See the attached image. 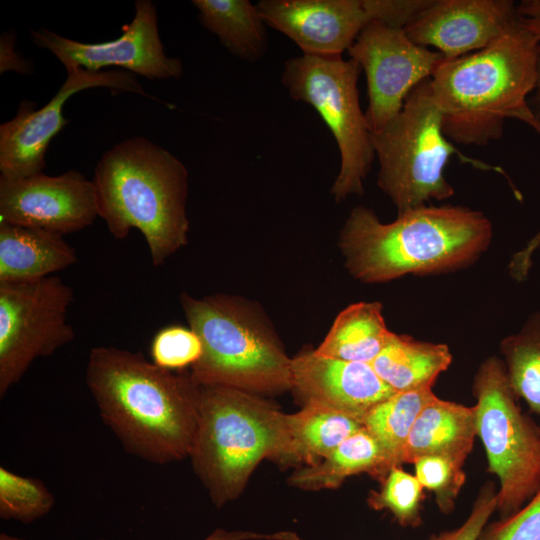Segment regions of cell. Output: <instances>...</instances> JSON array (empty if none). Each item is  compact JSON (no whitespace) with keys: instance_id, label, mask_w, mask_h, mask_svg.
<instances>
[{"instance_id":"cell-29","label":"cell","mask_w":540,"mask_h":540,"mask_svg":"<svg viewBox=\"0 0 540 540\" xmlns=\"http://www.w3.org/2000/svg\"><path fill=\"white\" fill-rule=\"evenodd\" d=\"M413 464L423 488L435 494L440 512L450 514L466 480L463 465L443 456H424Z\"/></svg>"},{"instance_id":"cell-26","label":"cell","mask_w":540,"mask_h":540,"mask_svg":"<svg viewBox=\"0 0 540 540\" xmlns=\"http://www.w3.org/2000/svg\"><path fill=\"white\" fill-rule=\"evenodd\" d=\"M500 352L514 394L540 418V309L502 339Z\"/></svg>"},{"instance_id":"cell-3","label":"cell","mask_w":540,"mask_h":540,"mask_svg":"<svg viewBox=\"0 0 540 540\" xmlns=\"http://www.w3.org/2000/svg\"><path fill=\"white\" fill-rule=\"evenodd\" d=\"M492 238L487 216L464 206H421L382 223L367 207H355L339 238L348 271L366 283L405 274H427L464 266Z\"/></svg>"},{"instance_id":"cell-13","label":"cell","mask_w":540,"mask_h":540,"mask_svg":"<svg viewBox=\"0 0 540 540\" xmlns=\"http://www.w3.org/2000/svg\"><path fill=\"white\" fill-rule=\"evenodd\" d=\"M106 87L113 92H134L148 96L135 76L123 70L67 71L56 94L40 109L23 100L13 119L0 126V176L20 179L43 172L52 139L68 124L63 106L74 94L89 88Z\"/></svg>"},{"instance_id":"cell-23","label":"cell","mask_w":540,"mask_h":540,"mask_svg":"<svg viewBox=\"0 0 540 540\" xmlns=\"http://www.w3.org/2000/svg\"><path fill=\"white\" fill-rule=\"evenodd\" d=\"M391 468L378 441L363 427L323 461L297 471L290 480L302 488H335L346 477L363 472L383 479Z\"/></svg>"},{"instance_id":"cell-19","label":"cell","mask_w":540,"mask_h":540,"mask_svg":"<svg viewBox=\"0 0 540 540\" xmlns=\"http://www.w3.org/2000/svg\"><path fill=\"white\" fill-rule=\"evenodd\" d=\"M77 261L76 251L59 234L0 223V283L40 280Z\"/></svg>"},{"instance_id":"cell-32","label":"cell","mask_w":540,"mask_h":540,"mask_svg":"<svg viewBox=\"0 0 540 540\" xmlns=\"http://www.w3.org/2000/svg\"><path fill=\"white\" fill-rule=\"evenodd\" d=\"M497 490L492 482L485 483L464 523L453 530L432 534L428 540H478L491 515L497 511Z\"/></svg>"},{"instance_id":"cell-17","label":"cell","mask_w":540,"mask_h":540,"mask_svg":"<svg viewBox=\"0 0 540 540\" xmlns=\"http://www.w3.org/2000/svg\"><path fill=\"white\" fill-rule=\"evenodd\" d=\"M292 389L306 403L346 412L363 421L365 415L395 391L369 363L352 362L304 352L292 359Z\"/></svg>"},{"instance_id":"cell-33","label":"cell","mask_w":540,"mask_h":540,"mask_svg":"<svg viewBox=\"0 0 540 540\" xmlns=\"http://www.w3.org/2000/svg\"><path fill=\"white\" fill-rule=\"evenodd\" d=\"M14 36L5 33L0 40V72L9 70L22 74L30 72L31 66L14 50Z\"/></svg>"},{"instance_id":"cell-2","label":"cell","mask_w":540,"mask_h":540,"mask_svg":"<svg viewBox=\"0 0 540 540\" xmlns=\"http://www.w3.org/2000/svg\"><path fill=\"white\" fill-rule=\"evenodd\" d=\"M539 47L519 12L515 23L487 47L444 58L430 77V88L445 136L457 144L485 146L503 136L508 119L540 134L527 101L536 84Z\"/></svg>"},{"instance_id":"cell-11","label":"cell","mask_w":540,"mask_h":540,"mask_svg":"<svg viewBox=\"0 0 540 540\" xmlns=\"http://www.w3.org/2000/svg\"><path fill=\"white\" fill-rule=\"evenodd\" d=\"M431 0H261L266 25L314 56H341L373 21L404 27Z\"/></svg>"},{"instance_id":"cell-12","label":"cell","mask_w":540,"mask_h":540,"mask_svg":"<svg viewBox=\"0 0 540 540\" xmlns=\"http://www.w3.org/2000/svg\"><path fill=\"white\" fill-rule=\"evenodd\" d=\"M347 51L366 74L365 117L371 133L381 131L401 111L409 93L445 58L411 41L404 27L381 21L369 23Z\"/></svg>"},{"instance_id":"cell-28","label":"cell","mask_w":540,"mask_h":540,"mask_svg":"<svg viewBox=\"0 0 540 540\" xmlns=\"http://www.w3.org/2000/svg\"><path fill=\"white\" fill-rule=\"evenodd\" d=\"M423 486L415 475L400 466H393L382 479L379 492L368 499L376 510L386 509L402 527L416 528L422 524Z\"/></svg>"},{"instance_id":"cell-31","label":"cell","mask_w":540,"mask_h":540,"mask_svg":"<svg viewBox=\"0 0 540 540\" xmlns=\"http://www.w3.org/2000/svg\"><path fill=\"white\" fill-rule=\"evenodd\" d=\"M478 540H540V489L517 512L486 525Z\"/></svg>"},{"instance_id":"cell-18","label":"cell","mask_w":540,"mask_h":540,"mask_svg":"<svg viewBox=\"0 0 540 540\" xmlns=\"http://www.w3.org/2000/svg\"><path fill=\"white\" fill-rule=\"evenodd\" d=\"M475 406L468 407L435 396L416 418L401 457L413 464L424 456H443L464 466L474 445Z\"/></svg>"},{"instance_id":"cell-34","label":"cell","mask_w":540,"mask_h":540,"mask_svg":"<svg viewBox=\"0 0 540 540\" xmlns=\"http://www.w3.org/2000/svg\"><path fill=\"white\" fill-rule=\"evenodd\" d=\"M302 540L293 532L282 531L273 534H262L249 531H227L217 528L204 540ZM104 540V539H98Z\"/></svg>"},{"instance_id":"cell-25","label":"cell","mask_w":540,"mask_h":540,"mask_svg":"<svg viewBox=\"0 0 540 540\" xmlns=\"http://www.w3.org/2000/svg\"><path fill=\"white\" fill-rule=\"evenodd\" d=\"M435 396L431 388L395 392L365 415L364 427L378 441L391 467L401 465L413 424Z\"/></svg>"},{"instance_id":"cell-35","label":"cell","mask_w":540,"mask_h":540,"mask_svg":"<svg viewBox=\"0 0 540 540\" xmlns=\"http://www.w3.org/2000/svg\"><path fill=\"white\" fill-rule=\"evenodd\" d=\"M518 10L531 31L540 40V0H524Z\"/></svg>"},{"instance_id":"cell-7","label":"cell","mask_w":540,"mask_h":540,"mask_svg":"<svg viewBox=\"0 0 540 540\" xmlns=\"http://www.w3.org/2000/svg\"><path fill=\"white\" fill-rule=\"evenodd\" d=\"M371 142L379 161L377 184L398 214L454 194L444 176L453 155L479 169L504 174L500 167L465 156L445 136L430 78L409 93L401 111L381 131L371 133Z\"/></svg>"},{"instance_id":"cell-4","label":"cell","mask_w":540,"mask_h":540,"mask_svg":"<svg viewBox=\"0 0 540 540\" xmlns=\"http://www.w3.org/2000/svg\"><path fill=\"white\" fill-rule=\"evenodd\" d=\"M98 216L117 240L143 235L157 267L187 244L188 171L165 148L132 137L107 150L92 179Z\"/></svg>"},{"instance_id":"cell-30","label":"cell","mask_w":540,"mask_h":540,"mask_svg":"<svg viewBox=\"0 0 540 540\" xmlns=\"http://www.w3.org/2000/svg\"><path fill=\"white\" fill-rule=\"evenodd\" d=\"M202 342L189 327L169 325L159 330L150 347L152 362L166 370L193 366L201 357Z\"/></svg>"},{"instance_id":"cell-21","label":"cell","mask_w":540,"mask_h":540,"mask_svg":"<svg viewBox=\"0 0 540 540\" xmlns=\"http://www.w3.org/2000/svg\"><path fill=\"white\" fill-rule=\"evenodd\" d=\"M389 331L379 302H358L342 310L320 346L321 356L371 363L387 345Z\"/></svg>"},{"instance_id":"cell-24","label":"cell","mask_w":540,"mask_h":540,"mask_svg":"<svg viewBox=\"0 0 540 540\" xmlns=\"http://www.w3.org/2000/svg\"><path fill=\"white\" fill-rule=\"evenodd\" d=\"M289 452L308 464L329 456L344 440L364 427L363 421L340 410L306 403L287 415Z\"/></svg>"},{"instance_id":"cell-27","label":"cell","mask_w":540,"mask_h":540,"mask_svg":"<svg viewBox=\"0 0 540 540\" xmlns=\"http://www.w3.org/2000/svg\"><path fill=\"white\" fill-rule=\"evenodd\" d=\"M54 505V495L41 480L0 467L2 519L29 524L47 515Z\"/></svg>"},{"instance_id":"cell-20","label":"cell","mask_w":540,"mask_h":540,"mask_svg":"<svg viewBox=\"0 0 540 540\" xmlns=\"http://www.w3.org/2000/svg\"><path fill=\"white\" fill-rule=\"evenodd\" d=\"M451 362L452 354L446 344L418 341L393 333L370 365L395 392H406L432 389Z\"/></svg>"},{"instance_id":"cell-6","label":"cell","mask_w":540,"mask_h":540,"mask_svg":"<svg viewBox=\"0 0 540 540\" xmlns=\"http://www.w3.org/2000/svg\"><path fill=\"white\" fill-rule=\"evenodd\" d=\"M180 304L203 347L189 373L195 384L247 392L292 388V359L259 311L225 294L182 293Z\"/></svg>"},{"instance_id":"cell-15","label":"cell","mask_w":540,"mask_h":540,"mask_svg":"<svg viewBox=\"0 0 540 540\" xmlns=\"http://www.w3.org/2000/svg\"><path fill=\"white\" fill-rule=\"evenodd\" d=\"M97 216L94 183L79 171L20 179L0 176V223L63 236L85 229Z\"/></svg>"},{"instance_id":"cell-9","label":"cell","mask_w":540,"mask_h":540,"mask_svg":"<svg viewBox=\"0 0 540 540\" xmlns=\"http://www.w3.org/2000/svg\"><path fill=\"white\" fill-rule=\"evenodd\" d=\"M353 59L302 54L284 64L283 86L290 97L312 106L330 129L340 153V170L331 187L336 201L362 195L375 153L357 88L361 72Z\"/></svg>"},{"instance_id":"cell-36","label":"cell","mask_w":540,"mask_h":540,"mask_svg":"<svg viewBox=\"0 0 540 540\" xmlns=\"http://www.w3.org/2000/svg\"><path fill=\"white\" fill-rule=\"evenodd\" d=\"M533 103H534L533 113L540 125V47H539V53H538L537 79H536V84L534 88Z\"/></svg>"},{"instance_id":"cell-14","label":"cell","mask_w":540,"mask_h":540,"mask_svg":"<svg viewBox=\"0 0 540 540\" xmlns=\"http://www.w3.org/2000/svg\"><path fill=\"white\" fill-rule=\"evenodd\" d=\"M31 37L36 46L54 54L67 71L100 72L105 67H118L149 79L180 78L183 74L181 60L165 53L156 8L150 0L135 1L133 20L111 41L83 43L46 28L32 30Z\"/></svg>"},{"instance_id":"cell-37","label":"cell","mask_w":540,"mask_h":540,"mask_svg":"<svg viewBox=\"0 0 540 540\" xmlns=\"http://www.w3.org/2000/svg\"><path fill=\"white\" fill-rule=\"evenodd\" d=\"M540 246V231L526 244L523 251L527 256H533Z\"/></svg>"},{"instance_id":"cell-5","label":"cell","mask_w":540,"mask_h":540,"mask_svg":"<svg viewBox=\"0 0 540 540\" xmlns=\"http://www.w3.org/2000/svg\"><path fill=\"white\" fill-rule=\"evenodd\" d=\"M288 452L286 414L247 391L199 386L197 427L189 456L217 506L239 494L262 459Z\"/></svg>"},{"instance_id":"cell-10","label":"cell","mask_w":540,"mask_h":540,"mask_svg":"<svg viewBox=\"0 0 540 540\" xmlns=\"http://www.w3.org/2000/svg\"><path fill=\"white\" fill-rule=\"evenodd\" d=\"M72 288L57 276L0 283V397L21 381L31 364L72 342L67 321Z\"/></svg>"},{"instance_id":"cell-22","label":"cell","mask_w":540,"mask_h":540,"mask_svg":"<svg viewBox=\"0 0 540 540\" xmlns=\"http://www.w3.org/2000/svg\"><path fill=\"white\" fill-rule=\"evenodd\" d=\"M202 25L236 57L255 62L267 50L266 23L248 0H193Z\"/></svg>"},{"instance_id":"cell-1","label":"cell","mask_w":540,"mask_h":540,"mask_svg":"<svg viewBox=\"0 0 540 540\" xmlns=\"http://www.w3.org/2000/svg\"><path fill=\"white\" fill-rule=\"evenodd\" d=\"M85 382L103 423L130 455L164 465L190 455L199 386L141 352L93 347Z\"/></svg>"},{"instance_id":"cell-8","label":"cell","mask_w":540,"mask_h":540,"mask_svg":"<svg viewBox=\"0 0 540 540\" xmlns=\"http://www.w3.org/2000/svg\"><path fill=\"white\" fill-rule=\"evenodd\" d=\"M472 391L477 436L488 471L499 481L497 511L503 519L540 489V425L518 404L502 359L491 356L480 364Z\"/></svg>"},{"instance_id":"cell-16","label":"cell","mask_w":540,"mask_h":540,"mask_svg":"<svg viewBox=\"0 0 540 540\" xmlns=\"http://www.w3.org/2000/svg\"><path fill=\"white\" fill-rule=\"evenodd\" d=\"M510 0H431L404 26L411 41L433 46L446 59L481 50L518 19Z\"/></svg>"},{"instance_id":"cell-38","label":"cell","mask_w":540,"mask_h":540,"mask_svg":"<svg viewBox=\"0 0 540 540\" xmlns=\"http://www.w3.org/2000/svg\"><path fill=\"white\" fill-rule=\"evenodd\" d=\"M0 540H26V539H22V538H19V537H16V536H12V535H9L7 533H1L0 534Z\"/></svg>"}]
</instances>
